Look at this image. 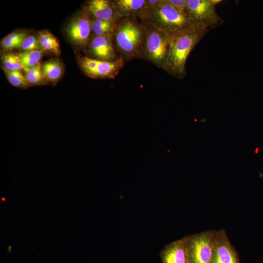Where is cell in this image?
Masks as SVG:
<instances>
[{
  "label": "cell",
  "mask_w": 263,
  "mask_h": 263,
  "mask_svg": "<svg viewBox=\"0 0 263 263\" xmlns=\"http://www.w3.org/2000/svg\"><path fill=\"white\" fill-rule=\"evenodd\" d=\"M43 52L42 50H38L21 52L18 54L24 68H32L40 62Z\"/></svg>",
  "instance_id": "cell-20"
},
{
  "label": "cell",
  "mask_w": 263,
  "mask_h": 263,
  "mask_svg": "<svg viewBox=\"0 0 263 263\" xmlns=\"http://www.w3.org/2000/svg\"><path fill=\"white\" fill-rule=\"evenodd\" d=\"M91 18L83 9L70 19L65 27L69 40L76 48L85 50L91 36Z\"/></svg>",
  "instance_id": "cell-8"
},
{
  "label": "cell",
  "mask_w": 263,
  "mask_h": 263,
  "mask_svg": "<svg viewBox=\"0 0 263 263\" xmlns=\"http://www.w3.org/2000/svg\"><path fill=\"white\" fill-rule=\"evenodd\" d=\"M28 35V33L26 30H18L10 33L2 39L0 42L1 49L5 52L20 49L24 38Z\"/></svg>",
  "instance_id": "cell-16"
},
{
  "label": "cell",
  "mask_w": 263,
  "mask_h": 263,
  "mask_svg": "<svg viewBox=\"0 0 263 263\" xmlns=\"http://www.w3.org/2000/svg\"><path fill=\"white\" fill-rule=\"evenodd\" d=\"M125 58L121 56L114 61H106L87 56H77V63L83 73L93 79H113L124 65Z\"/></svg>",
  "instance_id": "cell-5"
},
{
  "label": "cell",
  "mask_w": 263,
  "mask_h": 263,
  "mask_svg": "<svg viewBox=\"0 0 263 263\" xmlns=\"http://www.w3.org/2000/svg\"><path fill=\"white\" fill-rule=\"evenodd\" d=\"M208 29L197 24L171 35L169 51L163 69L176 78H183L186 74V62L190 53Z\"/></svg>",
  "instance_id": "cell-1"
},
{
  "label": "cell",
  "mask_w": 263,
  "mask_h": 263,
  "mask_svg": "<svg viewBox=\"0 0 263 263\" xmlns=\"http://www.w3.org/2000/svg\"><path fill=\"white\" fill-rule=\"evenodd\" d=\"M83 9L91 19L117 21L120 17L117 14L113 1L108 0H91Z\"/></svg>",
  "instance_id": "cell-11"
},
{
  "label": "cell",
  "mask_w": 263,
  "mask_h": 263,
  "mask_svg": "<svg viewBox=\"0 0 263 263\" xmlns=\"http://www.w3.org/2000/svg\"><path fill=\"white\" fill-rule=\"evenodd\" d=\"M113 3L120 17H133L143 20L148 11L147 0H115Z\"/></svg>",
  "instance_id": "cell-12"
},
{
  "label": "cell",
  "mask_w": 263,
  "mask_h": 263,
  "mask_svg": "<svg viewBox=\"0 0 263 263\" xmlns=\"http://www.w3.org/2000/svg\"><path fill=\"white\" fill-rule=\"evenodd\" d=\"M42 68L46 79L53 85L57 83L64 71V64L58 58L48 60L42 64Z\"/></svg>",
  "instance_id": "cell-14"
},
{
  "label": "cell",
  "mask_w": 263,
  "mask_h": 263,
  "mask_svg": "<svg viewBox=\"0 0 263 263\" xmlns=\"http://www.w3.org/2000/svg\"><path fill=\"white\" fill-rule=\"evenodd\" d=\"M1 200L3 201H5V198L4 197L2 198H1Z\"/></svg>",
  "instance_id": "cell-27"
},
{
  "label": "cell",
  "mask_w": 263,
  "mask_h": 263,
  "mask_svg": "<svg viewBox=\"0 0 263 263\" xmlns=\"http://www.w3.org/2000/svg\"><path fill=\"white\" fill-rule=\"evenodd\" d=\"M211 263H240L238 254L225 231H217Z\"/></svg>",
  "instance_id": "cell-10"
},
{
  "label": "cell",
  "mask_w": 263,
  "mask_h": 263,
  "mask_svg": "<svg viewBox=\"0 0 263 263\" xmlns=\"http://www.w3.org/2000/svg\"><path fill=\"white\" fill-rule=\"evenodd\" d=\"M3 68L10 71L23 70L24 66L21 63L18 53H7L1 56Z\"/></svg>",
  "instance_id": "cell-21"
},
{
  "label": "cell",
  "mask_w": 263,
  "mask_h": 263,
  "mask_svg": "<svg viewBox=\"0 0 263 263\" xmlns=\"http://www.w3.org/2000/svg\"><path fill=\"white\" fill-rule=\"evenodd\" d=\"M146 35L144 21L135 17H121L116 21L113 33L115 50L125 59L141 57Z\"/></svg>",
  "instance_id": "cell-2"
},
{
  "label": "cell",
  "mask_w": 263,
  "mask_h": 263,
  "mask_svg": "<svg viewBox=\"0 0 263 263\" xmlns=\"http://www.w3.org/2000/svg\"><path fill=\"white\" fill-rule=\"evenodd\" d=\"M20 49L22 52L42 50L38 36L28 35L24 38Z\"/></svg>",
  "instance_id": "cell-22"
},
{
  "label": "cell",
  "mask_w": 263,
  "mask_h": 263,
  "mask_svg": "<svg viewBox=\"0 0 263 263\" xmlns=\"http://www.w3.org/2000/svg\"><path fill=\"white\" fill-rule=\"evenodd\" d=\"M216 233L210 230L187 237L188 263H211Z\"/></svg>",
  "instance_id": "cell-6"
},
{
  "label": "cell",
  "mask_w": 263,
  "mask_h": 263,
  "mask_svg": "<svg viewBox=\"0 0 263 263\" xmlns=\"http://www.w3.org/2000/svg\"><path fill=\"white\" fill-rule=\"evenodd\" d=\"M23 71L27 81L32 87L49 84L43 74L40 62L33 67L25 68Z\"/></svg>",
  "instance_id": "cell-17"
},
{
  "label": "cell",
  "mask_w": 263,
  "mask_h": 263,
  "mask_svg": "<svg viewBox=\"0 0 263 263\" xmlns=\"http://www.w3.org/2000/svg\"><path fill=\"white\" fill-rule=\"evenodd\" d=\"M206 120H207V119H206V118H203V119H202L200 121H201V122L204 123V122H205Z\"/></svg>",
  "instance_id": "cell-25"
},
{
  "label": "cell",
  "mask_w": 263,
  "mask_h": 263,
  "mask_svg": "<svg viewBox=\"0 0 263 263\" xmlns=\"http://www.w3.org/2000/svg\"><path fill=\"white\" fill-rule=\"evenodd\" d=\"M142 20L170 35L197 24L186 12L176 9L165 0L157 7L149 9Z\"/></svg>",
  "instance_id": "cell-3"
},
{
  "label": "cell",
  "mask_w": 263,
  "mask_h": 263,
  "mask_svg": "<svg viewBox=\"0 0 263 263\" xmlns=\"http://www.w3.org/2000/svg\"><path fill=\"white\" fill-rule=\"evenodd\" d=\"M38 41L43 51L56 56L60 55L61 50L57 38L48 30H42L38 33Z\"/></svg>",
  "instance_id": "cell-15"
},
{
  "label": "cell",
  "mask_w": 263,
  "mask_h": 263,
  "mask_svg": "<svg viewBox=\"0 0 263 263\" xmlns=\"http://www.w3.org/2000/svg\"><path fill=\"white\" fill-rule=\"evenodd\" d=\"M1 69L9 82L13 86L23 89H27L32 87L27 81L24 74L21 70L10 71L2 67Z\"/></svg>",
  "instance_id": "cell-19"
},
{
  "label": "cell",
  "mask_w": 263,
  "mask_h": 263,
  "mask_svg": "<svg viewBox=\"0 0 263 263\" xmlns=\"http://www.w3.org/2000/svg\"><path fill=\"white\" fill-rule=\"evenodd\" d=\"M12 247V246L11 245H10L8 246V250H9V252H11V248Z\"/></svg>",
  "instance_id": "cell-26"
},
{
  "label": "cell",
  "mask_w": 263,
  "mask_h": 263,
  "mask_svg": "<svg viewBox=\"0 0 263 263\" xmlns=\"http://www.w3.org/2000/svg\"><path fill=\"white\" fill-rule=\"evenodd\" d=\"M91 58L106 61H114L120 58L116 53L113 34L94 36L91 35L87 48Z\"/></svg>",
  "instance_id": "cell-9"
},
{
  "label": "cell",
  "mask_w": 263,
  "mask_h": 263,
  "mask_svg": "<svg viewBox=\"0 0 263 263\" xmlns=\"http://www.w3.org/2000/svg\"><path fill=\"white\" fill-rule=\"evenodd\" d=\"M212 2L216 5V4L221 2V0H211Z\"/></svg>",
  "instance_id": "cell-24"
},
{
  "label": "cell",
  "mask_w": 263,
  "mask_h": 263,
  "mask_svg": "<svg viewBox=\"0 0 263 263\" xmlns=\"http://www.w3.org/2000/svg\"><path fill=\"white\" fill-rule=\"evenodd\" d=\"M165 1L176 9L186 12L187 0H165Z\"/></svg>",
  "instance_id": "cell-23"
},
{
  "label": "cell",
  "mask_w": 263,
  "mask_h": 263,
  "mask_svg": "<svg viewBox=\"0 0 263 263\" xmlns=\"http://www.w3.org/2000/svg\"><path fill=\"white\" fill-rule=\"evenodd\" d=\"M186 13L197 24L215 28L224 22L211 0H187Z\"/></svg>",
  "instance_id": "cell-7"
},
{
  "label": "cell",
  "mask_w": 263,
  "mask_h": 263,
  "mask_svg": "<svg viewBox=\"0 0 263 263\" xmlns=\"http://www.w3.org/2000/svg\"><path fill=\"white\" fill-rule=\"evenodd\" d=\"M160 256L162 263H188L187 237L166 246Z\"/></svg>",
  "instance_id": "cell-13"
},
{
  "label": "cell",
  "mask_w": 263,
  "mask_h": 263,
  "mask_svg": "<svg viewBox=\"0 0 263 263\" xmlns=\"http://www.w3.org/2000/svg\"><path fill=\"white\" fill-rule=\"evenodd\" d=\"M92 35L103 36L113 33L117 21L91 19Z\"/></svg>",
  "instance_id": "cell-18"
},
{
  "label": "cell",
  "mask_w": 263,
  "mask_h": 263,
  "mask_svg": "<svg viewBox=\"0 0 263 263\" xmlns=\"http://www.w3.org/2000/svg\"><path fill=\"white\" fill-rule=\"evenodd\" d=\"M144 21L146 35L141 58L163 69L169 51L171 35Z\"/></svg>",
  "instance_id": "cell-4"
}]
</instances>
